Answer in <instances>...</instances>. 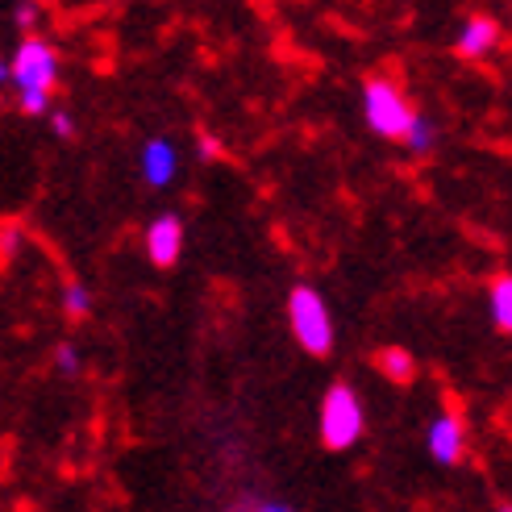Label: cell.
<instances>
[{
	"mask_svg": "<svg viewBox=\"0 0 512 512\" xmlns=\"http://www.w3.org/2000/svg\"><path fill=\"white\" fill-rule=\"evenodd\" d=\"M363 117H367L371 134L388 138V142H404V134L413 130V121L421 113L413 109V100L404 96V88L392 75H371L363 84Z\"/></svg>",
	"mask_w": 512,
	"mask_h": 512,
	"instance_id": "1",
	"label": "cell"
},
{
	"mask_svg": "<svg viewBox=\"0 0 512 512\" xmlns=\"http://www.w3.org/2000/svg\"><path fill=\"white\" fill-rule=\"evenodd\" d=\"M288 325H292V338L304 354L325 358L334 350V313H329V304L317 288L296 284L288 292Z\"/></svg>",
	"mask_w": 512,
	"mask_h": 512,
	"instance_id": "2",
	"label": "cell"
},
{
	"mask_svg": "<svg viewBox=\"0 0 512 512\" xmlns=\"http://www.w3.org/2000/svg\"><path fill=\"white\" fill-rule=\"evenodd\" d=\"M9 63V84L17 92H46V96H55L59 88V50L50 38L42 34H21L17 50H13V59Z\"/></svg>",
	"mask_w": 512,
	"mask_h": 512,
	"instance_id": "3",
	"label": "cell"
},
{
	"mask_svg": "<svg viewBox=\"0 0 512 512\" xmlns=\"http://www.w3.org/2000/svg\"><path fill=\"white\" fill-rule=\"evenodd\" d=\"M367 433V408L350 383H334L321 400V442L325 450H350Z\"/></svg>",
	"mask_w": 512,
	"mask_h": 512,
	"instance_id": "4",
	"label": "cell"
},
{
	"mask_svg": "<svg viewBox=\"0 0 512 512\" xmlns=\"http://www.w3.org/2000/svg\"><path fill=\"white\" fill-rule=\"evenodd\" d=\"M425 450L433 454V463L458 467L467 458V421L458 413H438L425 429Z\"/></svg>",
	"mask_w": 512,
	"mask_h": 512,
	"instance_id": "5",
	"label": "cell"
},
{
	"mask_svg": "<svg viewBox=\"0 0 512 512\" xmlns=\"http://www.w3.org/2000/svg\"><path fill=\"white\" fill-rule=\"evenodd\" d=\"M184 242H188V234H184V221H179L175 213L155 217V221L146 225V234H142L146 259L155 263V267H163V271L179 263V254H184Z\"/></svg>",
	"mask_w": 512,
	"mask_h": 512,
	"instance_id": "6",
	"label": "cell"
},
{
	"mask_svg": "<svg viewBox=\"0 0 512 512\" xmlns=\"http://www.w3.org/2000/svg\"><path fill=\"white\" fill-rule=\"evenodd\" d=\"M504 30H500V21L488 17V13H475L467 17L463 25H458V34H454V55L458 59H488L492 50L500 46Z\"/></svg>",
	"mask_w": 512,
	"mask_h": 512,
	"instance_id": "7",
	"label": "cell"
},
{
	"mask_svg": "<svg viewBox=\"0 0 512 512\" xmlns=\"http://www.w3.org/2000/svg\"><path fill=\"white\" fill-rule=\"evenodd\" d=\"M138 171L150 188H167L175 171H179V150L171 138H150L142 150H138Z\"/></svg>",
	"mask_w": 512,
	"mask_h": 512,
	"instance_id": "8",
	"label": "cell"
},
{
	"mask_svg": "<svg viewBox=\"0 0 512 512\" xmlns=\"http://www.w3.org/2000/svg\"><path fill=\"white\" fill-rule=\"evenodd\" d=\"M488 309H492V325L500 329V334H512V275L508 271L492 275V284H488Z\"/></svg>",
	"mask_w": 512,
	"mask_h": 512,
	"instance_id": "9",
	"label": "cell"
},
{
	"mask_svg": "<svg viewBox=\"0 0 512 512\" xmlns=\"http://www.w3.org/2000/svg\"><path fill=\"white\" fill-rule=\"evenodd\" d=\"M379 371L388 375L392 383H413V375H417V358L408 354L404 346H388V350H379Z\"/></svg>",
	"mask_w": 512,
	"mask_h": 512,
	"instance_id": "10",
	"label": "cell"
},
{
	"mask_svg": "<svg viewBox=\"0 0 512 512\" xmlns=\"http://www.w3.org/2000/svg\"><path fill=\"white\" fill-rule=\"evenodd\" d=\"M63 313L71 321H84L92 313V292L80 284V279H67V284H63Z\"/></svg>",
	"mask_w": 512,
	"mask_h": 512,
	"instance_id": "11",
	"label": "cell"
},
{
	"mask_svg": "<svg viewBox=\"0 0 512 512\" xmlns=\"http://www.w3.org/2000/svg\"><path fill=\"white\" fill-rule=\"evenodd\" d=\"M404 146L413 150V155H429V150L438 146V130H433V121L417 117V121H413V130L404 134Z\"/></svg>",
	"mask_w": 512,
	"mask_h": 512,
	"instance_id": "12",
	"label": "cell"
},
{
	"mask_svg": "<svg viewBox=\"0 0 512 512\" xmlns=\"http://www.w3.org/2000/svg\"><path fill=\"white\" fill-rule=\"evenodd\" d=\"M25 234H21V225L17 221H5L0 225V263H13V254L21 250Z\"/></svg>",
	"mask_w": 512,
	"mask_h": 512,
	"instance_id": "13",
	"label": "cell"
},
{
	"mask_svg": "<svg viewBox=\"0 0 512 512\" xmlns=\"http://www.w3.org/2000/svg\"><path fill=\"white\" fill-rule=\"evenodd\" d=\"M55 371L59 375H80L84 371V358H80V350H75L71 342L55 346Z\"/></svg>",
	"mask_w": 512,
	"mask_h": 512,
	"instance_id": "14",
	"label": "cell"
},
{
	"mask_svg": "<svg viewBox=\"0 0 512 512\" xmlns=\"http://www.w3.org/2000/svg\"><path fill=\"white\" fill-rule=\"evenodd\" d=\"M17 109L25 117H46L50 113V96L46 92H17Z\"/></svg>",
	"mask_w": 512,
	"mask_h": 512,
	"instance_id": "15",
	"label": "cell"
},
{
	"mask_svg": "<svg viewBox=\"0 0 512 512\" xmlns=\"http://www.w3.org/2000/svg\"><path fill=\"white\" fill-rule=\"evenodd\" d=\"M234 512H296V508L284 500H242Z\"/></svg>",
	"mask_w": 512,
	"mask_h": 512,
	"instance_id": "16",
	"label": "cell"
},
{
	"mask_svg": "<svg viewBox=\"0 0 512 512\" xmlns=\"http://www.w3.org/2000/svg\"><path fill=\"white\" fill-rule=\"evenodd\" d=\"M46 117H50V130H55L59 138H71V134H75V117H71V113H63V109H50Z\"/></svg>",
	"mask_w": 512,
	"mask_h": 512,
	"instance_id": "17",
	"label": "cell"
},
{
	"mask_svg": "<svg viewBox=\"0 0 512 512\" xmlns=\"http://www.w3.org/2000/svg\"><path fill=\"white\" fill-rule=\"evenodd\" d=\"M17 25H21L25 34H30V25H38V9H34V5H21V9H17Z\"/></svg>",
	"mask_w": 512,
	"mask_h": 512,
	"instance_id": "18",
	"label": "cell"
},
{
	"mask_svg": "<svg viewBox=\"0 0 512 512\" xmlns=\"http://www.w3.org/2000/svg\"><path fill=\"white\" fill-rule=\"evenodd\" d=\"M200 150H204V159H221V142L213 134H204L200 138Z\"/></svg>",
	"mask_w": 512,
	"mask_h": 512,
	"instance_id": "19",
	"label": "cell"
},
{
	"mask_svg": "<svg viewBox=\"0 0 512 512\" xmlns=\"http://www.w3.org/2000/svg\"><path fill=\"white\" fill-rule=\"evenodd\" d=\"M5 80H9V63H5V59H0V84H5Z\"/></svg>",
	"mask_w": 512,
	"mask_h": 512,
	"instance_id": "20",
	"label": "cell"
},
{
	"mask_svg": "<svg viewBox=\"0 0 512 512\" xmlns=\"http://www.w3.org/2000/svg\"><path fill=\"white\" fill-rule=\"evenodd\" d=\"M496 512H512V504H500V508H496Z\"/></svg>",
	"mask_w": 512,
	"mask_h": 512,
	"instance_id": "21",
	"label": "cell"
}]
</instances>
